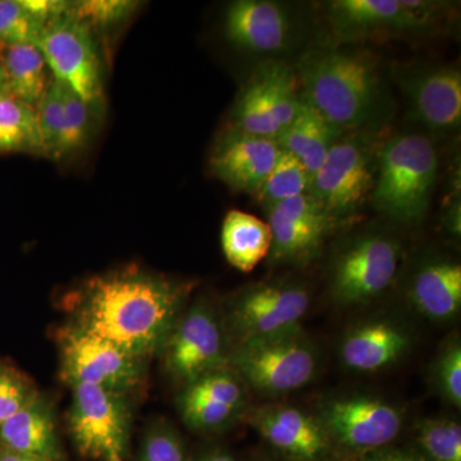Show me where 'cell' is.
Listing matches in <instances>:
<instances>
[{"mask_svg":"<svg viewBox=\"0 0 461 461\" xmlns=\"http://www.w3.org/2000/svg\"><path fill=\"white\" fill-rule=\"evenodd\" d=\"M195 285L132 264L86 278L62 308L68 326L148 359L162 350Z\"/></svg>","mask_w":461,"mask_h":461,"instance_id":"6da1fadb","label":"cell"},{"mask_svg":"<svg viewBox=\"0 0 461 461\" xmlns=\"http://www.w3.org/2000/svg\"><path fill=\"white\" fill-rule=\"evenodd\" d=\"M295 72L302 99L341 135L377 114L381 78L371 58L354 51L312 50L300 58Z\"/></svg>","mask_w":461,"mask_h":461,"instance_id":"7a4b0ae2","label":"cell"},{"mask_svg":"<svg viewBox=\"0 0 461 461\" xmlns=\"http://www.w3.org/2000/svg\"><path fill=\"white\" fill-rule=\"evenodd\" d=\"M438 171V158L429 138L397 135L377 154L372 194L378 212L400 223H418L429 212Z\"/></svg>","mask_w":461,"mask_h":461,"instance_id":"3957f363","label":"cell"},{"mask_svg":"<svg viewBox=\"0 0 461 461\" xmlns=\"http://www.w3.org/2000/svg\"><path fill=\"white\" fill-rule=\"evenodd\" d=\"M317 366L313 345L300 327L241 342L229 360L245 384L271 396L304 387L314 378Z\"/></svg>","mask_w":461,"mask_h":461,"instance_id":"277c9868","label":"cell"},{"mask_svg":"<svg viewBox=\"0 0 461 461\" xmlns=\"http://www.w3.org/2000/svg\"><path fill=\"white\" fill-rule=\"evenodd\" d=\"M60 377L69 387L87 384L127 396L147 377V360L66 324L57 330Z\"/></svg>","mask_w":461,"mask_h":461,"instance_id":"5b68a950","label":"cell"},{"mask_svg":"<svg viewBox=\"0 0 461 461\" xmlns=\"http://www.w3.org/2000/svg\"><path fill=\"white\" fill-rule=\"evenodd\" d=\"M377 178V156L357 136L339 139L323 165L312 176L308 193L333 221L357 214L372 198Z\"/></svg>","mask_w":461,"mask_h":461,"instance_id":"8992f818","label":"cell"},{"mask_svg":"<svg viewBox=\"0 0 461 461\" xmlns=\"http://www.w3.org/2000/svg\"><path fill=\"white\" fill-rule=\"evenodd\" d=\"M72 388L68 432L76 450L90 460L126 456L131 432V411L126 396L103 388L78 384Z\"/></svg>","mask_w":461,"mask_h":461,"instance_id":"52a82bcc","label":"cell"},{"mask_svg":"<svg viewBox=\"0 0 461 461\" xmlns=\"http://www.w3.org/2000/svg\"><path fill=\"white\" fill-rule=\"evenodd\" d=\"M38 47L54 80L98 108L103 100L102 66L93 30L69 9L45 25Z\"/></svg>","mask_w":461,"mask_h":461,"instance_id":"ba28073f","label":"cell"},{"mask_svg":"<svg viewBox=\"0 0 461 461\" xmlns=\"http://www.w3.org/2000/svg\"><path fill=\"white\" fill-rule=\"evenodd\" d=\"M300 104L295 69L280 60H268L259 66L240 94L232 129L277 139L293 122Z\"/></svg>","mask_w":461,"mask_h":461,"instance_id":"9c48e42d","label":"cell"},{"mask_svg":"<svg viewBox=\"0 0 461 461\" xmlns=\"http://www.w3.org/2000/svg\"><path fill=\"white\" fill-rule=\"evenodd\" d=\"M159 354L167 373L182 386L226 368L230 360L221 321L203 302L181 314Z\"/></svg>","mask_w":461,"mask_h":461,"instance_id":"30bf717a","label":"cell"},{"mask_svg":"<svg viewBox=\"0 0 461 461\" xmlns=\"http://www.w3.org/2000/svg\"><path fill=\"white\" fill-rule=\"evenodd\" d=\"M402 248L395 239L368 235L355 240L335 260L330 294L341 306L362 304L387 290L395 280Z\"/></svg>","mask_w":461,"mask_h":461,"instance_id":"8fae6325","label":"cell"},{"mask_svg":"<svg viewBox=\"0 0 461 461\" xmlns=\"http://www.w3.org/2000/svg\"><path fill=\"white\" fill-rule=\"evenodd\" d=\"M309 306L311 295L302 285L269 282L245 288L233 297L227 318L241 344L297 329Z\"/></svg>","mask_w":461,"mask_h":461,"instance_id":"7c38bea8","label":"cell"},{"mask_svg":"<svg viewBox=\"0 0 461 461\" xmlns=\"http://www.w3.org/2000/svg\"><path fill=\"white\" fill-rule=\"evenodd\" d=\"M318 420L330 442L362 454L391 444L402 429L399 408L369 396L330 400L321 408Z\"/></svg>","mask_w":461,"mask_h":461,"instance_id":"4fadbf2b","label":"cell"},{"mask_svg":"<svg viewBox=\"0 0 461 461\" xmlns=\"http://www.w3.org/2000/svg\"><path fill=\"white\" fill-rule=\"evenodd\" d=\"M445 3L424 0H336L329 5L330 23L344 41L387 32L427 29Z\"/></svg>","mask_w":461,"mask_h":461,"instance_id":"5bb4252c","label":"cell"},{"mask_svg":"<svg viewBox=\"0 0 461 461\" xmlns=\"http://www.w3.org/2000/svg\"><path fill=\"white\" fill-rule=\"evenodd\" d=\"M272 232L269 260L303 264L317 256L335 221L309 193L266 208Z\"/></svg>","mask_w":461,"mask_h":461,"instance_id":"9a60e30c","label":"cell"},{"mask_svg":"<svg viewBox=\"0 0 461 461\" xmlns=\"http://www.w3.org/2000/svg\"><path fill=\"white\" fill-rule=\"evenodd\" d=\"M245 386L230 366L185 384L177 397L182 420L194 432L214 433L229 429L247 409Z\"/></svg>","mask_w":461,"mask_h":461,"instance_id":"2e32d148","label":"cell"},{"mask_svg":"<svg viewBox=\"0 0 461 461\" xmlns=\"http://www.w3.org/2000/svg\"><path fill=\"white\" fill-rule=\"evenodd\" d=\"M400 85L415 118L435 132L459 129L461 75L448 66H421L403 69Z\"/></svg>","mask_w":461,"mask_h":461,"instance_id":"e0dca14e","label":"cell"},{"mask_svg":"<svg viewBox=\"0 0 461 461\" xmlns=\"http://www.w3.org/2000/svg\"><path fill=\"white\" fill-rule=\"evenodd\" d=\"M281 151L276 139L230 129L215 145L211 169L230 189L256 195Z\"/></svg>","mask_w":461,"mask_h":461,"instance_id":"ac0fdd59","label":"cell"},{"mask_svg":"<svg viewBox=\"0 0 461 461\" xmlns=\"http://www.w3.org/2000/svg\"><path fill=\"white\" fill-rule=\"evenodd\" d=\"M251 424L273 448L293 461H321L330 439L321 421L288 405H267L251 415Z\"/></svg>","mask_w":461,"mask_h":461,"instance_id":"d6986e66","label":"cell"},{"mask_svg":"<svg viewBox=\"0 0 461 461\" xmlns=\"http://www.w3.org/2000/svg\"><path fill=\"white\" fill-rule=\"evenodd\" d=\"M290 14L271 0H238L224 14V32L233 45L253 53H276L286 47Z\"/></svg>","mask_w":461,"mask_h":461,"instance_id":"ffe728a7","label":"cell"},{"mask_svg":"<svg viewBox=\"0 0 461 461\" xmlns=\"http://www.w3.org/2000/svg\"><path fill=\"white\" fill-rule=\"evenodd\" d=\"M0 446L45 461H63L53 403L38 393L25 408L0 426Z\"/></svg>","mask_w":461,"mask_h":461,"instance_id":"44dd1931","label":"cell"},{"mask_svg":"<svg viewBox=\"0 0 461 461\" xmlns=\"http://www.w3.org/2000/svg\"><path fill=\"white\" fill-rule=\"evenodd\" d=\"M411 346V335L393 321H372L351 330L339 346V357L348 368L377 372L393 366Z\"/></svg>","mask_w":461,"mask_h":461,"instance_id":"7402d4cb","label":"cell"},{"mask_svg":"<svg viewBox=\"0 0 461 461\" xmlns=\"http://www.w3.org/2000/svg\"><path fill=\"white\" fill-rule=\"evenodd\" d=\"M412 305L430 321L453 320L461 308V267L450 259L423 264L409 290Z\"/></svg>","mask_w":461,"mask_h":461,"instance_id":"603a6c76","label":"cell"},{"mask_svg":"<svg viewBox=\"0 0 461 461\" xmlns=\"http://www.w3.org/2000/svg\"><path fill=\"white\" fill-rule=\"evenodd\" d=\"M341 138V133L321 117L302 99L293 122L276 140L282 150L297 158L312 176L320 169L330 148Z\"/></svg>","mask_w":461,"mask_h":461,"instance_id":"cb8c5ba5","label":"cell"},{"mask_svg":"<svg viewBox=\"0 0 461 461\" xmlns=\"http://www.w3.org/2000/svg\"><path fill=\"white\" fill-rule=\"evenodd\" d=\"M221 242L227 262L238 271L249 273L268 257L272 232L268 223L256 215L230 211L223 221Z\"/></svg>","mask_w":461,"mask_h":461,"instance_id":"d4e9b609","label":"cell"},{"mask_svg":"<svg viewBox=\"0 0 461 461\" xmlns=\"http://www.w3.org/2000/svg\"><path fill=\"white\" fill-rule=\"evenodd\" d=\"M9 93L35 108L53 80L38 45H11L0 48Z\"/></svg>","mask_w":461,"mask_h":461,"instance_id":"484cf974","label":"cell"},{"mask_svg":"<svg viewBox=\"0 0 461 461\" xmlns=\"http://www.w3.org/2000/svg\"><path fill=\"white\" fill-rule=\"evenodd\" d=\"M45 156L38 113L11 93L0 94V154Z\"/></svg>","mask_w":461,"mask_h":461,"instance_id":"4316f807","label":"cell"},{"mask_svg":"<svg viewBox=\"0 0 461 461\" xmlns=\"http://www.w3.org/2000/svg\"><path fill=\"white\" fill-rule=\"evenodd\" d=\"M311 181L312 175L305 166L293 154L282 150L272 171L254 196L264 208H268L308 193Z\"/></svg>","mask_w":461,"mask_h":461,"instance_id":"83f0119b","label":"cell"},{"mask_svg":"<svg viewBox=\"0 0 461 461\" xmlns=\"http://www.w3.org/2000/svg\"><path fill=\"white\" fill-rule=\"evenodd\" d=\"M417 442L429 461H461V427L454 420H427L418 426Z\"/></svg>","mask_w":461,"mask_h":461,"instance_id":"f1b7e54d","label":"cell"},{"mask_svg":"<svg viewBox=\"0 0 461 461\" xmlns=\"http://www.w3.org/2000/svg\"><path fill=\"white\" fill-rule=\"evenodd\" d=\"M45 25L23 5V0H0V48L38 45Z\"/></svg>","mask_w":461,"mask_h":461,"instance_id":"f546056e","label":"cell"},{"mask_svg":"<svg viewBox=\"0 0 461 461\" xmlns=\"http://www.w3.org/2000/svg\"><path fill=\"white\" fill-rule=\"evenodd\" d=\"M62 98L65 107V133L60 160L75 156L90 140L95 112V109L63 84Z\"/></svg>","mask_w":461,"mask_h":461,"instance_id":"4dcf8cb0","label":"cell"},{"mask_svg":"<svg viewBox=\"0 0 461 461\" xmlns=\"http://www.w3.org/2000/svg\"><path fill=\"white\" fill-rule=\"evenodd\" d=\"M38 390L32 381L14 366L0 362V426L25 408Z\"/></svg>","mask_w":461,"mask_h":461,"instance_id":"1f68e13d","label":"cell"},{"mask_svg":"<svg viewBox=\"0 0 461 461\" xmlns=\"http://www.w3.org/2000/svg\"><path fill=\"white\" fill-rule=\"evenodd\" d=\"M139 461H187L177 430L167 423L154 424L142 439Z\"/></svg>","mask_w":461,"mask_h":461,"instance_id":"d6a6232c","label":"cell"},{"mask_svg":"<svg viewBox=\"0 0 461 461\" xmlns=\"http://www.w3.org/2000/svg\"><path fill=\"white\" fill-rule=\"evenodd\" d=\"M433 378L438 393L446 402L461 406V346L459 341L446 346L437 357Z\"/></svg>","mask_w":461,"mask_h":461,"instance_id":"836d02e7","label":"cell"},{"mask_svg":"<svg viewBox=\"0 0 461 461\" xmlns=\"http://www.w3.org/2000/svg\"><path fill=\"white\" fill-rule=\"evenodd\" d=\"M138 3L124 0H90L72 3L71 14L78 20L93 27L117 25L135 11Z\"/></svg>","mask_w":461,"mask_h":461,"instance_id":"e575fe53","label":"cell"},{"mask_svg":"<svg viewBox=\"0 0 461 461\" xmlns=\"http://www.w3.org/2000/svg\"><path fill=\"white\" fill-rule=\"evenodd\" d=\"M357 461H429L423 455L414 451L395 450V448L382 447L378 450L362 454Z\"/></svg>","mask_w":461,"mask_h":461,"instance_id":"d590c367","label":"cell"},{"mask_svg":"<svg viewBox=\"0 0 461 461\" xmlns=\"http://www.w3.org/2000/svg\"><path fill=\"white\" fill-rule=\"evenodd\" d=\"M0 461H45L41 459H35V457L26 456V455H21L9 451L7 448L0 446Z\"/></svg>","mask_w":461,"mask_h":461,"instance_id":"8d00e7d4","label":"cell"},{"mask_svg":"<svg viewBox=\"0 0 461 461\" xmlns=\"http://www.w3.org/2000/svg\"><path fill=\"white\" fill-rule=\"evenodd\" d=\"M199 461H235L229 453L223 450H214L203 455Z\"/></svg>","mask_w":461,"mask_h":461,"instance_id":"74e56055","label":"cell"},{"mask_svg":"<svg viewBox=\"0 0 461 461\" xmlns=\"http://www.w3.org/2000/svg\"><path fill=\"white\" fill-rule=\"evenodd\" d=\"M9 93L7 77H5V68H3L2 58H0V94Z\"/></svg>","mask_w":461,"mask_h":461,"instance_id":"f35d334b","label":"cell"},{"mask_svg":"<svg viewBox=\"0 0 461 461\" xmlns=\"http://www.w3.org/2000/svg\"><path fill=\"white\" fill-rule=\"evenodd\" d=\"M107 461H123V457H121L120 455H112Z\"/></svg>","mask_w":461,"mask_h":461,"instance_id":"ab89813d","label":"cell"}]
</instances>
